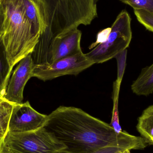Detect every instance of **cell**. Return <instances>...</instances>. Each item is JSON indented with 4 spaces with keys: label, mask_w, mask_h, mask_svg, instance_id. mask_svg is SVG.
Here are the masks:
<instances>
[{
    "label": "cell",
    "mask_w": 153,
    "mask_h": 153,
    "mask_svg": "<svg viewBox=\"0 0 153 153\" xmlns=\"http://www.w3.org/2000/svg\"><path fill=\"white\" fill-rule=\"evenodd\" d=\"M63 144L69 153H93L108 147L142 150L149 145L141 136L113 128L81 109L61 106L48 115L43 127Z\"/></svg>",
    "instance_id": "cell-1"
},
{
    "label": "cell",
    "mask_w": 153,
    "mask_h": 153,
    "mask_svg": "<svg viewBox=\"0 0 153 153\" xmlns=\"http://www.w3.org/2000/svg\"><path fill=\"white\" fill-rule=\"evenodd\" d=\"M99 0H35L44 25L40 40L48 45L55 38L90 25L98 16Z\"/></svg>",
    "instance_id": "cell-2"
},
{
    "label": "cell",
    "mask_w": 153,
    "mask_h": 153,
    "mask_svg": "<svg viewBox=\"0 0 153 153\" xmlns=\"http://www.w3.org/2000/svg\"><path fill=\"white\" fill-rule=\"evenodd\" d=\"M5 11L4 31L1 39L13 68L33 52L41 36L30 21L22 0H2Z\"/></svg>",
    "instance_id": "cell-3"
},
{
    "label": "cell",
    "mask_w": 153,
    "mask_h": 153,
    "mask_svg": "<svg viewBox=\"0 0 153 153\" xmlns=\"http://www.w3.org/2000/svg\"><path fill=\"white\" fill-rule=\"evenodd\" d=\"M63 144L44 127L23 133L8 131L3 139V153H61Z\"/></svg>",
    "instance_id": "cell-4"
},
{
    "label": "cell",
    "mask_w": 153,
    "mask_h": 153,
    "mask_svg": "<svg viewBox=\"0 0 153 153\" xmlns=\"http://www.w3.org/2000/svg\"><path fill=\"white\" fill-rule=\"evenodd\" d=\"M131 19L127 11L123 10L111 25V30L104 43L99 44L85 54L94 64L102 63L127 49L132 39Z\"/></svg>",
    "instance_id": "cell-5"
},
{
    "label": "cell",
    "mask_w": 153,
    "mask_h": 153,
    "mask_svg": "<svg viewBox=\"0 0 153 153\" xmlns=\"http://www.w3.org/2000/svg\"><path fill=\"white\" fill-rule=\"evenodd\" d=\"M94 64V63L82 52L50 64L34 65L32 77L45 82L65 75L76 76Z\"/></svg>",
    "instance_id": "cell-6"
},
{
    "label": "cell",
    "mask_w": 153,
    "mask_h": 153,
    "mask_svg": "<svg viewBox=\"0 0 153 153\" xmlns=\"http://www.w3.org/2000/svg\"><path fill=\"white\" fill-rule=\"evenodd\" d=\"M47 117L34 109L28 101L13 104L8 131L23 133L35 131L44 126Z\"/></svg>",
    "instance_id": "cell-7"
},
{
    "label": "cell",
    "mask_w": 153,
    "mask_h": 153,
    "mask_svg": "<svg viewBox=\"0 0 153 153\" xmlns=\"http://www.w3.org/2000/svg\"><path fill=\"white\" fill-rule=\"evenodd\" d=\"M33 68L31 54L19 62L10 77L4 99L13 104L22 103L24 88L32 77Z\"/></svg>",
    "instance_id": "cell-8"
},
{
    "label": "cell",
    "mask_w": 153,
    "mask_h": 153,
    "mask_svg": "<svg viewBox=\"0 0 153 153\" xmlns=\"http://www.w3.org/2000/svg\"><path fill=\"white\" fill-rule=\"evenodd\" d=\"M81 37L82 32L76 29L55 38L49 45L44 63L41 65L50 64L62 58L82 53Z\"/></svg>",
    "instance_id": "cell-9"
},
{
    "label": "cell",
    "mask_w": 153,
    "mask_h": 153,
    "mask_svg": "<svg viewBox=\"0 0 153 153\" xmlns=\"http://www.w3.org/2000/svg\"><path fill=\"white\" fill-rule=\"evenodd\" d=\"M131 87L133 92L138 96H147L153 93V63L142 70Z\"/></svg>",
    "instance_id": "cell-10"
},
{
    "label": "cell",
    "mask_w": 153,
    "mask_h": 153,
    "mask_svg": "<svg viewBox=\"0 0 153 153\" xmlns=\"http://www.w3.org/2000/svg\"><path fill=\"white\" fill-rule=\"evenodd\" d=\"M137 129L149 145L153 146V105L143 111L137 119Z\"/></svg>",
    "instance_id": "cell-11"
},
{
    "label": "cell",
    "mask_w": 153,
    "mask_h": 153,
    "mask_svg": "<svg viewBox=\"0 0 153 153\" xmlns=\"http://www.w3.org/2000/svg\"><path fill=\"white\" fill-rule=\"evenodd\" d=\"M4 45L1 38L0 39V98H3L13 70Z\"/></svg>",
    "instance_id": "cell-12"
},
{
    "label": "cell",
    "mask_w": 153,
    "mask_h": 153,
    "mask_svg": "<svg viewBox=\"0 0 153 153\" xmlns=\"http://www.w3.org/2000/svg\"><path fill=\"white\" fill-rule=\"evenodd\" d=\"M13 104L0 98V138H4L8 132L9 121Z\"/></svg>",
    "instance_id": "cell-13"
},
{
    "label": "cell",
    "mask_w": 153,
    "mask_h": 153,
    "mask_svg": "<svg viewBox=\"0 0 153 153\" xmlns=\"http://www.w3.org/2000/svg\"><path fill=\"white\" fill-rule=\"evenodd\" d=\"M120 89L116 85H113L112 99L113 101V108L112 111L111 122L109 124L118 134L122 132V128L119 122L118 111V98Z\"/></svg>",
    "instance_id": "cell-14"
},
{
    "label": "cell",
    "mask_w": 153,
    "mask_h": 153,
    "mask_svg": "<svg viewBox=\"0 0 153 153\" xmlns=\"http://www.w3.org/2000/svg\"><path fill=\"white\" fill-rule=\"evenodd\" d=\"M138 21L147 30L153 32V14L143 10H134Z\"/></svg>",
    "instance_id": "cell-15"
},
{
    "label": "cell",
    "mask_w": 153,
    "mask_h": 153,
    "mask_svg": "<svg viewBox=\"0 0 153 153\" xmlns=\"http://www.w3.org/2000/svg\"><path fill=\"white\" fill-rule=\"evenodd\" d=\"M134 10H143L153 14V0H119Z\"/></svg>",
    "instance_id": "cell-16"
},
{
    "label": "cell",
    "mask_w": 153,
    "mask_h": 153,
    "mask_svg": "<svg viewBox=\"0 0 153 153\" xmlns=\"http://www.w3.org/2000/svg\"><path fill=\"white\" fill-rule=\"evenodd\" d=\"M127 49L120 53L115 57L117 62L118 72L117 78L116 82L118 84L120 85L122 78L125 72L126 60Z\"/></svg>",
    "instance_id": "cell-17"
},
{
    "label": "cell",
    "mask_w": 153,
    "mask_h": 153,
    "mask_svg": "<svg viewBox=\"0 0 153 153\" xmlns=\"http://www.w3.org/2000/svg\"><path fill=\"white\" fill-rule=\"evenodd\" d=\"M111 30V28L108 27L107 28L104 29L102 30L99 32L97 35V38H96V40L95 42L92 44L91 45L89 46V49H93L94 47L98 45L99 44L101 43H104V42L108 39L109 35L110 33Z\"/></svg>",
    "instance_id": "cell-18"
},
{
    "label": "cell",
    "mask_w": 153,
    "mask_h": 153,
    "mask_svg": "<svg viewBox=\"0 0 153 153\" xmlns=\"http://www.w3.org/2000/svg\"><path fill=\"white\" fill-rule=\"evenodd\" d=\"M5 11L2 1H0V36H2L4 31Z\"/></svg>",
    "instance_id": "cell-19"
},
{
    "label": "cell",
    "mask_w": 153,
    "mask_h": 153,
    "mask_svg": "<svg viewBox=\"0 0 153 153\" xmlns=\"http://www.w3.org/2000/svg\"><path fill=\"white\" fill-rule=\"evenodd\" d=\"M120 150H124L118 147H108L101 149L93 153H114Z\"/></svg>",
    "instance_id": "cell-20"
},
{
    "label": "cell",
    "mask_w": 153,
    "mask_h": 153,
    "mask_svg": "<svg viewBox=\"0 0 153 153\" xmlns=\"http://www.w3.org/2000/svg\"><path fill=\"white\" fill-rule=\"evenodd\" d=\"M130 151V150L128 149H125V150H119L114 153H131Z\"/></svg>",
    "instance_id": "cell-21"
},
{
    "label": "cell",
    "mask_w": 153,
    "mask_h": 153,
    "mask_svg": "<svg viewBox=\"0 0 153 153\" xmlns=\"http://www.w3.org/2000/svg\"><path fill=\"white\" fill-rule=\"evenodd\" d=\"M4 138H0V153H3V142Z\"/></svg>",
    "instance_id": "cell-22"
},
{
    "label": "cell",
    "mask_w": 153,
    "mask_h": 153,
    "mask_svg": "<svg viewBox=\"0 0 153 153\" xmlns=\"http://www.w3.org/2000/svg\"><path fill=\"white\" fill-rule=\"evenodd\" d=\"M69 153L67 152H66V151H65V152H62V153Z\"/></svg>",
    "instance_id": "cell-23"
},
{
    "label": "cell",
    "mask_w": 153,
    "mask_h": 153,
    "mask_svg": "<svg viewBox=\"0 0 153 153\" xmlns=\"http://www.w3.org/2000/svg\"><path fill=\"white\" fill-rule=\"evenodd\" d=\"M1 36H0V39H1Z\"/></svg>",
    "instance_id": "cell-24"
},
{
    "label": "cell",
    "mask_w": 153,
    "mask_h": 153,
    "mask_svg": "<svg viewBox=\"0 0 153 153\" xmlns=\"http://www.w3.org/2000/svg\"><path fill=\"white\" fill-rule=\"evenodd\" d=\"M0 1H2V0H0Z\"/></svg>",
    "instance_id": "cell-25"
}]
</instances>
